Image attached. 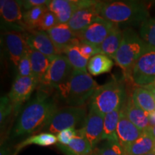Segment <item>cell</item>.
Masks as SVG:
<instances>
[{
	"instance_id": "1",
	"label": "cell",
	"mask_w": 155,
	"mask_h": 155,
	"mask_svg": "<svg viewBox=\"0 0 155 155\" xmlns=\"http://www.w3.org/2000/svg\"><path fill=\"white\" fill-rule=\"evenodd\" d=\"M57 110V104L53 98L45 92H39L21 113L12 129V137L42 131Z\"/></svg>"
},
{
	"instance_id": "2",
	"label": "cell",
	"mask_w": 155,
	"mask_h": 155,
	"mask_svg": "<svg viewBox=\"0 0 155 155\" xmlns=\"http://www.w3.org/2000/svg\"><path fill=\"white\" fill-rule=\"evenodd\" d=\"M99 15L118 26L119 25H141L150 16L146 5L136 1L101 2Z\"/></svg>"
},
{
	"instance_id": "3",
	"label": "cell",
	"mask_w": 155,
	"mask_h": 155,
	"mask_svg": "<svg viewBox=\"0 0 155 155\" xmlns=\"http://www.w3.org/2000/svg\"><path fill=\"white\" fill-rule=\"evenodd\" d=\"M99 86L87 71L73 70L69 78L57 90L71 106H83Z\"/></svg>"
},
{
	"instance_id": "4",
	"label": "cell",
	"mask_w": 155,
	"mask_h": 155,
	"mask_svg": "<svg viewBox=\"0 0 155 155\" xmlns=\"http://www.w3.org/2000/svg\"><path fill=\"white\" fill-rule=\"evenodd\" d=\"M149 45L131 28L123 31L122 40L114 61L124 71L126 78H131L132 68Z\"/></svg>"
},
{
	"instance_id": "5",
	"label": "cell",
	"mask_w": 155,
	"mask_h": 155,
	"mask_svg": "<svg viewBox=\"0 0 155 155\" xmlns=\"http://www.w3.org/2000/svg\"><path fill=\"white\" fill-rule=\"evenodd\" d=\"M123 83L116 80L100 86L91 98L94 106L104 115L121 108L127 100Z\"/></svg>"
},
{
	"instance_id": "6",
	"label": "cell",
	"mask_w": 155,
	"mask_h": 155,
	"mask_svg": "<svg viewBox=\"0 0 155 155\" xmlns=\"http://www.w3.org/2000/svg\"><path fill=\"white\" fill-rule=\"evenodd\" d=\"M87 116L83 106H70L58 109L42 131L57 135L64 129L75 128L84 122Z\"/></svg>"
},
{
	"instance_id": "7",
	"label": "cell",
	"mask_w": 155,
	"mask_h": 155,
	"mask_svg": "<svg viewBox=\"0 0 155 155\" xmlns=\"http://www.w3.org/2000/svg\"><path fill=\"white\" fill-rule=\"evenodd\" d=\"M131 79L137 86L144 87L155 81V48L149 46L134 65Z\"/></svg>"
},
{
	"instance_id": "8",
	"label": "cell",
	"mask_w": 155,
	"mask_h": 155,
	"mask_svg": "<svg viewBox=\"0 0 155 155\" xmlns=\"http://www.w3.org/2000/svg\"><path fill=\"white\" fill-rule=\"evenodd\" d=\"M100 2L82 1L81 7L70 19L68 25L74 33L79 35L100 17Z\"/></svg>"
},
{
	"instance_id": "9",
	"label": "cell",
	"mask_w": 155,
	"mask_h": 155,
	"mask_svg": "<svg viewBox=\"0 0 155 155\" xmlns=\"http://www.w3.org/2000/svg\"><path fill=\"white\" fill-rule=\"evenodd\" d=\"M73 71L66 56L58 55L51 61L49 68L42 78L40 83L57 89L58 86L69 78Z\"/></svg>"
},
{
	"instance_id": "10",
	"label": "cell",
	"mask_w": 155,
	"mask_h": 155,
	"mask_svg": "<svg viewBox=\"0 0 155 155\" xmlns=\"http://www.w3.org/2000/svg\"><path fill=\"white\" fill-rule=\"evenodd\" d=\"M104 114L101 113L96 107L91 105L89 113L83 122L82 129L78 130L84 136L94 149L101 140L104 133Z\"/></svg>"
},
{
	"instance_id": "11",
	"label": "cell",
	"mask_w": 155,
	"mask_h": 155,
	"mask_svg": "<svg viewBox=\"0 0 155 155\" xmlns=\"http://www.w3.org/2000/svg\"><path fill=\"white\" fill-rule=\"evenodd\" d=\"M39 83L38 79L34 76L21 77L17 75L7 96L12 104L14 111H17L19 106L30 98Z\"/></svg>"
},
{
	"instance_id": "12",
	"label": "cell",
	"mask_w": 155,
	"mask_h": 155,
	"mask_svg": "<svg viewBox=\"0 0 155 155\" xmlns=\"http://www.w3.org/2000/svg\"><path fill=\"white\" fill-rule=\"evenodd\" d=\"M114 25L109 21L98 17L86 30L78 35V38L80 40L86 41L99 47Z\"/></svg>"
},
{
	"instance_id": "13",
	"label": "cell",
	"mask_w": 155,
	"mask_h": 155,
	"mask_svg": "<svg viewBox=\"0 0 155 155\" xmlns=\"http://www.w3.org/2000/svg\"><path fill=\"white\" fill-rule=\"evenodd\" d=\"M25 36L30 49L40 52L50 58L51 61L56 56L61 55L47 32L31 30Z\"/></svg>"
},
{
	"instance_id": "14",
	"label": "cell",
	"mask_w": 155,
	"mask_h": 155,
	"mask_svg": "<svg viewBox=\"0 0 155 155\" xmlns=\"http://www.w3.org/2000/svg\"><path fill=\"white\" fill-rule=\"evenodd\" d=\"M61 55H63L69 48L78 45L80 40L68 24H59L47 32Z\"/></svg>"
},
{
	"instance_id": "15",
	"label": "cell",
	"mask_w": 155,
	"mask_h": 155,
	"mask_svg": "<svg viewBox=\"0 0 155 155\" xmlns=\"http://www.w3.org/2000/svg\"><path fill=\"white\" fill-rule=\"evenodd\" d=\"M4 39L9 58L15 66L17 67L19 61L28 53L30 48L27 43L26 38L20 32L12 31L5 33Z\"/></svg>"
},
{
	"instance_id": "16",
	"label": "cell",
	"mask_w": 155,
	"mask_h": 155,
	"mask_svg": "<svg viewBox=\"0 0 155 155\" xmlns=\"http://www.w3.org/2000/svg\"><path fill=\"white\" fill-rule=\"evenodd\" d=\"M144 131L139 129L129 120L121 108L120 119L118 124L116 134L118 140L124 149L128 145L134 142L142 134Z\"/></svg>"
},
{
	"instance_id": "17",
	"label": "cell",
	"mask_w": 155,
	"mask_h": 155,
	"mask_svg": "<svg viewBox=\"0 0 155 155\" xmlns=\"http://www.w3.org/2000/svg\"><path fill=\"white\" fill-rule=\"evenodd\" d=\"M0 12L4 22L8 25L17 27L20 30L26 29L23 22V13L21 11V5L19 1L1 0Z\"/></svg>"
},
{
	"instance_id": "18",
	"label": "cell",
	"mask_w": 155,
	"mask_h": 155,
	"mask_svg": "<svg viewBox=\"0 0 155 155\" xmlns=\"http://www.w3.org/2000/svg\"><path fill=\"white\" fill-rule=\"evenodd\" d=\"M81 4L82 1L77 0H52L47 6L48 9L56 15L60 24H68Z\"/></svg>"
},
{
	"instance_id": "19",
	"label": "cell",
	"mask_w": 155,
	"mask_h": 155,
	"mask_svg": "<svg viewBox=\"0 0 155 155\" xmlns=\"http://www.w3.org/2000/svg\"><path fill=\"white\" fill-rule=\"evenodd\" d=\"M121 108L128 119L141 130H147L151 126L149 114L134 101L131 96L128 97Z\"/></svg>"
},
{
	"instance_id": "20",
	"label": "cell",
	"mask_w": 155,
	"mask_h": 155,
	"mask_svg": "<svg viewBox=\"0 0 155 155\" xmlns=\"http://www.w3.org/2000/svg\"><path fill=\"white\" fill-rule=\"evenodd\" d=\"M154 143V137L147 129L137 140L125 147L124 150L127 155H146L153 152Z\"/></svg>"
},
{
	"instance_id": "21",
	"label": "cell",
	"mask_w": 155,
	"mask_h": 155,
	"mask_svg": "<svg viewBox=\"0 0 155 155\" xmlns=\"http://www.w3.org/2000/svg\"><path fill=\"white\" fill-rule=\"evenodd\" d=\"M122 36H123V32L121 30L119 26L115 25L108 35L99 46L101 54L114 59L121 45Z\"/></svg>"
},
{
	"instance_id": "22",
	"label": "cell",
	"mask_w": 155,
	"mask_h": 155,
	"mask_svg": "<svg viewBox=\"0 0 155 155\" xmlns=\"http://www.w3.org/2000/svg\"><path fill=\"white\" fill-rule=\"evenodd\" d=\"M59 147L68 155H90L92 153L91 144L84 136L77 130V135L67 146L59 144Z\"/></svg>"
},
{
	"instance_id": "23",
	"label": "cell",
	"mask_w": 155,
	"mask_h": 155,
	"mask_svg": "<svg viewBox=\"0 0 155 155\" xmlns=\"http://www.w3.org/2000/svg\"><path fill=\"white\" fill-rule=\"evenodd\" d=\"M28 54L33 76L40 81L49 68L51 61L47 56L30 48L28 50Z\"/></svg>"
},
{
	"instance_id": "24",
	"label": "cell",
	"mask_w": 155,
	"mask_h": 155,
	"mask_svg": "<svg viewBox=\"0 0 155 155\" xmlns=\"http://www.w3.org/2000/svg\"><path fill=\"white\" fill-rule=\"evenodd\" d=\"M114 66V61L108 56L98 54L89 60L87 70L92 75H99L111 71Z\"/></svg>"
},
{
	"instance_id": "25",
	"label": "cell",
	"mask_w": 155,
	"mask_h": 155,
	"mask_svg": "<svg viewBox=\"0 0 155 155\" xmlns=\"http://www.w3.org/2000/svg\"><path fill=\"white\" fill-rule=\"evenodd\" d=\"M131 98L141 109L150 114L155 111V100L152 94L144 87H137L131 95Z\"/></svg>"
},
{
	"instance_id": "26",
	"label": "cell",
	"mask_w": 155,
	"mask_h": 155,
	"mask_svg": "<svg viewBox=\"0 0 155 155\" xmlns=\"http://www.w3.org/2000/svg\"><path fill=\"white\" fill-rule=\"evenodd\" d=\"M121 108L106 114L104 116V127L102 140H118L116 130L120 119Z\"/></svg>"
},
{
	"instance_id": "27",
	"label": "cell",
	"mask_w": 155,
	"mask_h": 155,
	"mask_svg": "<svg viewBox=\"0 0 155 155\" xmlns=\"http://www.w3.org/2000/svg\"><path fill=\"white\" fill-rule=\"evenodd\" d=\"M64 54L74 71H87L89 60L81 54L78 45L69 48Z\"/></svg>"
},
{
	"instance_id": "28",
	"label": "cell",
	"mask_w": 155,
	"mask_h": 155,
	"mask_svg": "<svg viewBox=\"0 0 155 155\" xmlns=\"http://www.w3.org/2000/svg\"><path fill=\"white\" fill-rule=\"evenodd\" d=\"M58 141L57 136L51 133L42 132L31 136L17 146V150L30 144H37L42 147H49L55 144Z\"/></svg>"
},
{
	"instance_id": "29",
	"label": "cell",
	"mask_w": 155,
	"mask_h": 155,
	"mask_svg": "<svg viewBox=\"0 0 155 155\" xmlns=\"http://www.w3.org/2000/svg\"><path fill=\"white\" fill-rule=\"evenodd\" d=\"M48 10V6H40L23 12V22L27 30H35L39 21Z\"/></svg>"
},
{
	"instance_id": "30",
	"label": "cell",
	"mask_w": 155,
	"mask_h": 155,
	"mask_svg": "<svg viewBox=\"0 0 155 155\" xmlns=\"http://www.w3.org/2000/svg\"><path fill=\"white\" fill-rule=\"evenodd\" d=\"M140 37L149 46L155 48V17L147 19L141 25Z\"/></svg>"
},
{
	"instance_id": "31",
	"label": "cell",
	"mask_w": 155,
	"mask_h": 155,
	"mask_svg": "<svg viewBox=\"0 0 155 155\" xmlns=\"http://www.w3.org/2000/svg\"><path fill=\"white\" fill-rule=\"evenodd\" d=\"M93 154L94 155H127L119 140L106 141L100 149Z\"/></svg>"
},
{
	"instance_id": "32",
	"label": "cell",
	"mask_w": 155,
	"mask_h": 155,
	"mask_svg": "<svg viewBox=\"0 0 155 155\" xmlns=\"http://www.w3.org/2000/svg\"><path fill=\"white\" fill-rule=\"evenodd\" d=\"M59 24L60 23L58 22L56 15L51 11L48 10L42 15L40 20L39 21L35 30L48 32L50 29L53 28L54 27Z\"/></svg>"
},
{
	"instance_id": "33",
	"label": "cell",
	"mask_w": 155,
	"mask_h": 155,
	"mask_svg": "<svg viewBox=\"0 0 155 155\" xmlns=\"http://www.w3.org/2000/svg\"><path fill=\"white\" fill-rule=\"evenodd\" d=\"M78 47L81 54L88 60H90L95 55L101 54V51L99 47L94 45L91 43H89L86 41L80 40Z\"/></svg>"
},
{
	"instance_id": "34",
	"label": "cell",
	"mask_w": 155,
	"mask_h": 155,
	"mask_svg": "<svg viewBox=\"0 0 155 155\" xmlns=\"http://www.w3.org/2000/svg\"><path fill=\"white\" fill-rule=\"evenodd\" d=\"M17 68V72L18 76L21 77H30L33 76L32 73V66H31V63L29 58L28 52V53L23 57L21 61H19Z\"/></svg>"
},
{
	"instance_id": "35",
	"label": "cell",
	"mask_w": 155,
	"mask_h": 155,
	"mask_svg": "<svg viewBox=\"0 0 155 155\" xmlns=\"http://www.w3.org/2000/svg\"><path fill=\"white\" fill-rule=\"evenodd\" d=\"M14 111L12 104L9 99L8 96H4L1 98L0 101V123L2 124L7 119L12 111Z\"/></svg>"
},
{
	"instance_id": "36",
	"label": "cell",
	"mask_w": 155,
	"mask_h": 155,
	"mask_svg": "<svg viewBox=\"0 0 155 155\" xmlns=\"http://www.w3.org/2000/svg\"><path fill=\"white\" fill-rule=\"evenodd\" d=\"M77 135V130L75 128H70V129H64L59 132L57 135L58 141L60 144L63 146H67L69 144L70 141L72 140Z\"/></svg>"
},
{
	"instance_id": "37",
	"label": "cell",
	"mask_w": 155,
	"mask_h": 155,
	"mask_svg": "<svg viewBox=\"0 0 155 155\" xmlns=\"http://www.w3.org/2000/svg\"><path fill=\"white\" fill-rule=\"evenodd\" d=\"M22 8L27 11L40 6H47L50 1L48 0H26V1H19Z\"/></svg>"
},
{
	"instance_id": "38",
	"label": "cell",
	"mask_w": 155,
	"mask_h": 155,
	"mask_svg": "<svg viewBox=\"0 0 155 155\" xmlns=\"http://www.w3.org/2000/svg\"><path fill=\"white\" fill-rule=\"evenodd\" d=\"M144 88L147 89V90L150 91L151 94H152V95L153 96V97H154V100H155V86L153 83H152V84H150L148 85V86H144Z\"/></svg>"
},
{
	"instance_id": "39",
	"label": "cell",
	"mask_w": 155,
	"mask_h": 155,
	"mask_svg": "<svg viewBox=\"0 0 155 155\" xmlns=\"http://www.w3.org/2000/svg\"><path fill=\"white\" fill-rule=\"evenodd\" d=\"M149 118H150V122L151 126L155 125V111L152 113L149 114Z\"/></svg>"
},
{
	"instance_id": "40",
	"label": "cell",
	"mask_w": 155,
	"mask_h": 155,
	"mask_svg": "<svg viewBox=\"0 0 155 155\" xmlns=\"http://www.w3.org/2000/svg\"><path fill=\"white\" fill-rule=\"evenodd\" d=\"M148 130L150 131V132L152 134V135L154 137V138L155 139V125L150 126V127H149Z\"/></svg>"
},
{
	"instance_id": "41",
	"label": "cell",
	"mask_w": 155,
	"mask_h": 155,
	"mask_svg": "<svg viewBox=\"0 0 155 155\" xmlns=\"http://www.w3.org/2000/svg\"><path fill=\"white\" fill-rule=\"evenodd\" d=\"M146 155H155V154L154 152H152V153H150V154H146Z\"/></svg>"
},
{
	"instance_id": "42",
	"label": "cell",
	"mask_w": 155,
	"mask_h": 155,
	"mask_svg": "<svg viewBox=\"0 0 155 155\" xmlns=\"http://www.w3.org/2000/svg\"><path fill=\"white\" fill-rule=\"evenodd\" d=\"M153 152L155 154V143H154V151H153Z\"/></svg>"
},
{
	"instance_id": "43",
	"label": "cell",
	"mask_w": 155,
	"mask_h": 155,
	"mask_svg": "<svg viewBox=\"0 0 155 155\" xmlns=\"http://www.w3.org/2000/svg\"><path fill=\"white\" fill-rule=\"evenodd\" d=\"M153 84H154V86H155V81H154V83H153Z\"/></svg>"
},
{
	"instance_id": "44",
	"label": "cell",
	"mask_w": 155,
	"mask_h": 155,
	"mask_svg": "<svg viewBox=\"0 0 155 155\" xmlns=\"http://www.w3.org/2000/svg\"><path fill=\"white\" fill-rule=\"evenodd\" d=\"M90 155H94V154H93V153H91V154Z\"/></svg>"
}]
</instances>
